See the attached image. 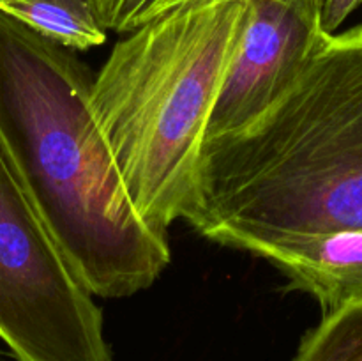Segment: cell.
Segmentation results:
<instances>
[{
	"instance_id": "obj_11",
	"label": "cell",
	"mask_w": 362,
	"mask_h": 361,
	"mask_svg": "<svg viewBox=\"0 0 362 361\" xmlns=\"http://www.w3.org/2000/svg\"><path fill=\"white\" fill-rule=\"evenodd\" d=\"M205 2H214V0H154V2L151 4V7H148V9L144 13V16H141L140 23L138 25H141L144 21L151 20V18L158 16V14L166 13V11L175 9V7L189 6V4H205Z\"/></svg>"
},
{
	"instance_id": "obj_5",
	"label": "cell",
	"mask_w": 362,
	"mask_h": 361,
	"mask_svg": "<svg viewBox=\"0 0 362 361\" xmlns=\"http://www.w3.org/2000/svg\"><path fill=\"white\" fill-rule=\"evenodd\" d=\"M325 35L317 0H246L207 138L235 133L257 120L292 85Z\"/></svg>"
},
{
	"instance_id": "obj_4",
	"label": "cell",
	"mask_w": 362,
	"mask_h": 361,
	"mask_svg": "<svg viewBox=\"0 0 362 361\" xmlns=\"http://www.w3.org/2000/svg\"><path fill=\"white\" fill-rule=\"evenodd\" d=\"M103 322L0 151V340L16 361H112Z\"/></svg>"
},
{
	"instance_id": "obj_12",
	"label": "cell",
	"mask_w": 362,
	"mask_h": 361,
	"mask_svg": "<svg viewBox=\"0 0 362 361\" xmlns=\"http://www.w3.org/2000/svg\"><path fill=\"white\" fill-rule=\"evenodd\" d=\"M92 7H94L95 14H98L99 21L105 25L106 30H110V25H112L113 11H115L117 0H90Z\"/></svg>"
},
{
	"instance_id": "obj_1",
	"label": "cell",
	"mask_w": 362,
	"mask_h": 361,
	"mask_svg": "<svg viewBox=\"0 0 362 361\" xmlns=\"http://www.w3.org/2000/svg\"><path fill=\"white\" fill-rule=\"evenodd\" d=\"M92 81L71 50L0 11V151L81 287L119 299L148 289L172 251L127 197Z\"/></svg>"
},
{
	"instance_id": "obj_7",
	"label": "cell",
	"mask_w": 362,
	"mask_h": 361,
	"mask_svg": "<svg viewBox=\"0 0 362 361\" xmlns=\"http://www.w3.org/2000/svg\"><path fill=\"white\" fill-rule=\"evenodd\" d=\"M0 11L71 52L94 48L106 39L90 0H0Z\"/></svg>"
},
{
	"instance_id": "obj_13",
	"label": "cell",
	"mask_w": 362,
	"mask_h": 361,
	"mask_svg": "<svg viewBox=\"0 0 362 361\" xmlns=\"http://www.w3.org/2000/svg\"><path fill=\"white\" fill-rule=\"evenodd\" d=\"M317 2H318V4H320V0H317Z\"/></svg>"
},
{
	"instance_id": "obj_9",
	"label": "cell",
	"mask_w": 362,
	"mask_h": 361,
	"mask_svg": "<svg viewBox=\"0 0 362 361\" xmlns=\"http://www.w3.org/2000/svg\"><path fill=\"white\" fill-rule=\"evenodd\" d=\"M362 6V0H320V25L325 34H334L346 18Z\"/></svg>"
},
{
	"instance_id": "obj_10",
	"label": "cell",
	"mask_w": 362,
	"mask_h": 361,
	"mask_svg": "<svg viewBox=\"0 0 362 361\" xmlns=\"http://www.w3.org/2000/svg\"><path fill=\"white\" fill-rule=\"evenodd\" d=\"M154 0H117L110 30L131 32L138 27L145 11Z\"/></svg>"
},
{
	"instance_id": "obj_3",
	"label": "cell",
	"mask_w": 362,
	"mask_h": 361,
	"mask_svg": "<svg viewBox=\"0 0 362 361\" xmlns=\"http://www.w3.org/2000/svg\"><path fill=\"white\" fill-rule=\"evenodd\" d=\"M244 11L246 0H214L158 14L94 74L92 110L127 197L159 232L197 205L209 119Z\"/></svg>"
},
{
	"instance_id": "obj_8",
	"label": "cell",
	"mask_w": 362,
	"mask_h": 361,
	"mask_svg": "<svg viewBox=\"0 0 362 361\" xmlns=\"http://www.w3.org/2000/svg\"><path fill=\"white\" fill-rule=\"evenodd\" d=\"M293 361H362V303L324 314L304 336Z\"/></svg>"
},
{
	"instance_id": "obj_2",
	"label": "cell",
	"mask_w": 362,
	"mask_h": 361,
	"mask_svg": "<svg viewBox=\"0 0 362 361\" xmlns=\"http://www.w3.org/2000/svg\"><path fill=\"white\" fill-rule=\"evenodd\" d=\"M186 222L247 253L362 230V23L325 35L250 126L205 140Z\"/></svg>"
},
{
	"instance_id": "obj_6",
	"label": "cell",
	"mask_w": 362,
	"mask_h": 361,
	"mask_svg": "<svg viewBox=\"0 0 362 361\" xmlns=\"http://www.w3.org/2000/svg\"><path fill=\"white\" fill-rule=\"evenodd\" d=\"M250 253L271 262L290 289L310 294L324 314L362 303V230L264 244Z\"/></svg>"
}]
</instances>
